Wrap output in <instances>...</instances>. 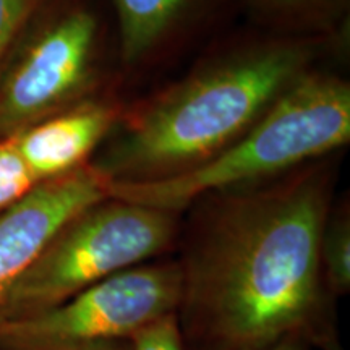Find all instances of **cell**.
<instances>
[{"label":"cell","instance_id":"6da1fadb","mask_svg":"<svg viewBox=\"0 0 350 350\" xmlns=\"http://www.w3.org/2000/svg\"><path fill=\"white\" fill-rule=\"evenodd\" d=\"M329 213L318 178L229 195L200 213L178 261L187 350H265L288 336L345 350L319 260Z\"/></svg>","mask_w":350,"mask_h":350},{"label":"cell","instance_id":"7a4b0ae2","mask_svg":"<svg viewBox=\"0 0 350 350\" xmlns=\"http://www.w3.org/2000/svg\"><path fill=\"white\" fill-rule=\"evenodd\" d=\"M278 46L219 65L156 100L93 169L106 182L156 180L217 154L301 75L305 52Z\"/></svg>","mask_w":350,"mask_h":350},{"label":"cell","instance_id":"3957f363","mask_svg":"<svg viewBox=\"0 0 350 350\" xmlns=\"http://www.w3.org/2000/svg\"><path fill=\"white\" fill-rule=\"evenodd\" d=\"M350 137V88L338 78L300 75L242 137L195 167L143 182H106L107 198L178 213L226 190L336 150Z\"/></svg>","mask_w":350,"mask_h":350},{"label":"cell","instance_id":"277c9868","mask_svg":"<svg viewBox=\"0 0 350 350\" xmlns=\"http://www.w3.org/2000/svg\"><path fill=\"white\" fill-rule=\"evenodd\" d=\"M177 213L106 198L72 217L10 297L8 323L34 317L172 247Z\"/></svg>","mask_w":350,"mask_h":350},{"label":"cell","instance_id":"5b68a950","mask_svg":"<svg viewBox=\"0 0 350 350\" xmlns=\"http://www.w3.org/2000/svg\"><path fill=\"white\" fill-rule=\"evenodd\" d=\"M180 299V262H143L54 308L8 323L0 350H90L125 342L150 323L177 313Z\"/></svg>","mask_w":350,"mask_h":350},{"label":"cell","instance_id":"8992f818","mask_svg":"<svg viewBox=\"0 0 350 350\" xmlns=\"http://www.w3.org/2000/svg\"><path fill=\"white\" fill-rule=\"evenodd\" d=\"M52 10L0 85V137L28 129L85 90L100 21L90 0H49Z\"/></svg>","mask_w":350,"mask_h":350},{"label":"cell","instance_id":"52a82bcc","mask_svg":"<svg viewBox=\"0 0 350 350\" xmlns=\"http://www.w3.org/2000/svg\"><path fill=\"white\" fill-rule=\"evenodd\" d=\"M106 198V180L93 167L81 165L38 183L0 214V332L8 325L13 288L47 243L70 219Z\"/></svg>","mask_w":350,"mask_h":350},{"label":"cell","instance_id":"ba28073f","mask_svg":"<svg viewBox=\"0 0 350 350\" xmlns=\"http://www.w3.org/2000/svg\"><path fill=\"white\" fill-rule=\"evenodd\" d=\"M113 124V112L103 106H81L41 120L12 135L26 167L38 183L81 167Z\"/></svg>","mask_w":350,"mask_h":350},{"label":"cell","instance_id":"9c48e42d","mask_svg":"<svg viewBox=\"0 0 350 350\" xmlns=\"http://www.w3.org/2000/svg\"><path fill=\"white\" fill-rule=\"evenodd\" d=\"M219 0H111L125 62L142 59L188 18Z\"/></svg>","mask_w":350,"mask_h":350},{"label":"cell","instance_id":"30bf717a","mask_svg":"<svg viewBox=\"0 0 350 350\" xmlns=\"http://www.w3.org/2000/svg\"><path fill=\"white\" fill-rule=\"evenodd\" d=\"M323 279L329 294L347 295L350 291V221L347 213L327 216L319 247Z\"/></svg>","mask_w":350,"mask_h":350},{"label":"cell","instance_id":"8fae6325","mask_svg":"<svg viewBox=\"0 0 350 350\" xmlns=\"http://www.w3.org/2000/svg\"><path fill=\"white\" fill-rule=\"evenodd\" d=\"M38 185L16 148L15 138L0 139V214Z\"/></svg>","mask_w":350,"mask_h":350},{"label":"cell","instance_id":"7c38bea8","mask_svg":"<svg viewBox=\"0 0 350 350\" xmlns=\"http://www.w3.org/2000/svg\"><path fill=\"white\" fill-rule=\"evenodd\" d=\"M126 350H187L177 313L165 314L126 340Z\"/></svg>","mask_w":350,"mask_h":350},{"label":"cell","instance_id":"4fadbf2b","mask_svg":"<svg viewBox=\"0 0 350 350\" xmlns=\"http://www.w3.org/2000/svg\"><path fill=\"white\" fill-rule=\"evenodd\" d=\"M44 0H0V60Z\"/></svg>","mask_w":350,"mask_h":350},{"label":"cell","instance_id":"5bb4252c","mask_svg":"<svg viewBox=\"0 0 350 350\" xmlns=\"http://www.w3.org/2000/svg\"><path fill=\"white\" fill-rule=\"evenodd\" d=\"M261 12L278 15H310L334 8L342 0H252Z\"/></svg>","mask_w":350,"mask_h":350},{"label":"cell","instance_id":"9a60e30c","mask_svg":"<svg viewBox=\"0 0 350 350\" xmlns=\"http://www.w3.org/2000/svg\"><path fill=\"white\" fill-rule=\"evenodd\" d=\"M265 350H312L310 345L305 342L301 338H297V336H288V338H284L279 340L278 344L271 345V347Z\"/></svg>","mask_w":350,"mask_h":350},{"label":"cell","instance_id":"2e32d148","mask_svg":"<svg viewBox=\"0 0 350 350\" xmlns=\"http://www.w3.org/2000/svg\"><path fill=\"white\" fill-rule=\"evenodd\" d=\"M90 350H126V340H125V342L103 344V345H98V347H93Z\"/></svg>","mask_w":350,"mask_h":350}]
</instances>
